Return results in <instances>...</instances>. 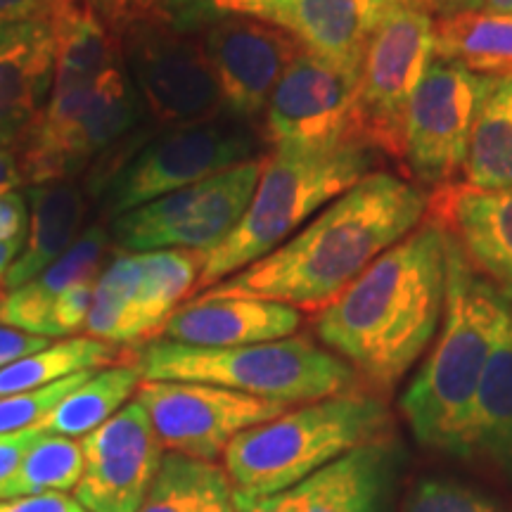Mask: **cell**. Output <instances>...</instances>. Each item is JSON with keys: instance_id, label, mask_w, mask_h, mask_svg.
Wrapping results in <instances>:
<instances>
[{"instance_id": "cell-1", "label": "cell", "mask_w": 512, "mask_h": 512, "mask_svg": "<svg viewBox=\"0 0 512 512\" xmlns=\"http://www.w3.org/2000/svg\"><path fill=\"white\" fill-rule=\"evenodd\" d=\"M427 209L430 195L418 185L373 171L320 209L285 245L192 299L249 297L318 313L408 238Z\"/></svg>"}, {"instance_id": "cell-2", "label": "cell", "mask_w": 512, "mask_h": 512, "mask_svg": "<svg viewBox=\"0 0 512 512\" xmlns=\"http://www.w3.org/2000/svg\"><path fill=\"white\" fill-rule=\"evenodd\" d=\"M448 233L425 221L313 320L323 347L377 392H392L441 328Z\"/></svg>"}, {"instance_id": "cell-3", "label": "cell", "mask_w": 512, "mask_h": 512, "mask_svg": "<svg viewBox=\"0 0 512 512\" xmlns=\"http://www.w3.org/2000/svg\"><path fill=\"white\" fill-rule=\"evenodd\" d=\"M508 316L510 306L498 287L448 238L446 304L437 344L401 396V413L420 444L456 456Z\"/></svg>"}, {"instance_id": "cell-4", "label": "cell", "mask_w": 512, "mask_h": 512, "mask_svg": "<svg viewBox=\"0 0 512 512\" xmlns=\"http://www.w3.org/2000/svg\"><path fill=\"white\" fill-rule=\"evenodd\" d=\"M380 152L358 140L320 147H273L252 202L219 247L202 254L197 294L240 273L297 235L320 209L373 174ZM190 297V299H192Z\"/></svg>"}, {"instance_id": "cell-5", "label": "cell", "mask_w": 512, "mask_h": 512, "mask_svg": "<svg viewBox=\"0 0 512 512\" xmlns=\"http://www.w3.org/2000/svg\"><path fill=\"white\" fill-rule=\"evenodd\" d=\"M392 413L377 396H330L238 434L223 453L235 494L264 498L299 486L356 448L392 439Z\"/></svg>"}, {"instance_id": "cell-6", "label": "cell", "mask_w": 512, "mask_h": 512, "mask_svg": "<svg viewBox=\"0 0 512 512\" xmlns=\"http://www.w3.org/2000/svg\"><path fill=\"white\" fill-rule=\"evenodd\" d=\"M143 382H200L278 403H311L358 392L356 370L309 337L247 347H190L152 339L133 356Z\"/></svg>"}, {"instance_id": "cell-7", "label": "cell", "mask_w": 512, "mask_h": 512, "mask_svg": "<svg viewBox=\"0 0 512 512\" xmlns=\"http://www.w3.org/2000/svg\"><path fill=\"white\" fill-rule=\"evenodd\" d=\"M147 119L145 105L124 64L91 88L48 95L46 107L19 147L24 183L72 181L95 166V176L117 162L119 145Z\"/></svg>"}, {"instance_id": "cell-8", "label": "cell", "mask_w": 512, "mask_h": 512, "mask_svg": "<svg viewBox=\"0 0 512 512\" xmlns=\"http://www.w3.org/2000/svg\"><path fill=\"white\" fill-rule=\"evenodd\" d=\"M261 143V133L252 124L226 114L202 124L164 128L145 138L88 192L100 200L102 221H114L159 197L261 157L256 155Z\"/></svg>"}, {"instance_id": "cell-9", "label": "cell", "mask_w": 512, "mask_h": 512, "mask_svg": "<svg viewBox=\"0 0 512 512\" xmlns=\"http://www.w3.org/2000/svg\"><path fill=\"white\" fill-rule=\"evenodd\" d=\"M434 62L430 12L389 8L370 38L358 72L354 138L380 155L403 159L406 121L422 76Z\"/></svg>"}, {"instance_id": "cell-10", "label": "cell", "mask_w": 512, "mask_h": 512, "mask_svg": "<svg viewBox=\"0 0 512 512\" xmlns=\"http://www.w3.org/2000/svg\"><path fill=\"white\" fill-rule=\"evenodd\" d=\"M119 50L147 119L159 131L223 117L219 83L200 34H185L152 15L121 31Z\"/></svg>"}, {"instance_id": "cell-11", "label": "cell", "mask_w": 512, "mask_h": 512, "mask_svg": "<svg viewBox=\"0 0 512 512\" xmlns=\"http://www.w3.org/2000/svg\"><path fill=\"white\" fill-rule=\"evenodd\" d=\"M261 169L264 155L128 211L110 221L112 245L133 254L219 247L245 216Z\"/></svg>"}, {"instance_id": "cell-12", "label": "cell", "mask_w": 512, "mask_h": 512, "mask_svg": "<svg viewBox=\"0 0 512 512\" xmlns=\"http://www.w3.org/2000/svg\"><path fill=\"white\" fill-rule=\"evenodd\" d=\"M496 79L460 64L434 60L413 95L403 159L425 188H446L463 174L479 107Z\"/></svg>"}, {"instance_id": "cell-13", "label": "cell", "mask_w": 512, "mask_h": 512, "mask_svg": "<svg viewBox=\"0 0 512 512\" xmlns=\"http://www.w3.org/2000/svg\"><path fill=\"white\" fill-rule=\"evenodd\" d=\"M136 399L150 415L164 453L207 463H216L249 427L290 411L287 403L200 382H140Z\"/></svg>"}, {"instance_id": "cell-14", "label": "cell", "mask_w": 512, "mask_h": 512, "mask_svg": "<svg viewBox=\"0 0 512 512\" xmlns=\"http://www.w3.org/2000/svg\"><path fill=\"white\" fill-rule=\"evenodd\" d=\"M358 72L302 53L285 69L268 100L261 140L271 147H320L354 138Z\"/></svg>"}, {"instance_id": "cell-15", "label": "cell", "mask_w": 512, "mask_h": 512, "mask_svg": "<svg viewBox=\"0 0 512 512\" xmlns=\"http://www.w3.org/2000/svg\"><path fill=\"white\" fill-rule=\"evenodd\" d=\"M83 472L74 498L88 512H138L162 465L164 448L138 399L81 439Z\"/></svg>"}, {"instance_id": "cell-16", "label": "cell", "mask_w": 512, "mask_h": 512, "mask_svg": "<svg viewBox=\"0 0 512 512\" xmlns=\"http://www.w3.org/2000/svg\"><path fill=\"white\" fill-rule=\"evenodd\" d=\"M200 41L219 83L223 114L247 124L264 117L285 69L302 53L287 31L252 17L211 24Z\"/></svg>"}, {"instance_id": "cell-17", "label": "cell", "mask_w": 512, "mask_h": 512, "mask_svg": "<svg viewBox=\"0 0 512 512\" xmlns=\"http://www.w3.org/2000/svg\"><path fill=\"white\" fill-rule=\"evenodd\" d=\"M55 76L50 19L0 24V147L15 150L46 107Z\"/></svg>"}, {"instance_id": "cell-18", "label": "cell", "mask_w": 512, "mask_h": 512, "mask_svg": "<svg viewBox=\"0 0 512 512\" xmlns=\"http://www.w3.org/2000/svg\"><path fill=\"white\" fill-rule=\"evenodd\" d=\"M427 216L496 287L512 285V188L475 190L463 183L434 190Z\"/></svg>"}, {"instance_id": "cell-19", "label": "cell", "mask_w": 512, "mask_h": 512, "mask_svg": "<svg viewBox=\"0 0 512 512\" xmlns=\"http://www.w3.org/2000/svg\"><path fill=\"white\" fill-rule=\"evenodd\" d=\"M389 8L387 0H273L266 22L287 31L306 53L361 72L370 38Z\"/></svg>"}, {"instance_id": "cell-20", "label": "cell", "mask_w": 512, "mask_h": 512, "mask_svg": "<svg viewBox=\"0 0 512 512\" xmlns=\"http://www.w3.org/2000/svg\"><path fill=\"white\" fill-rule=\"evenodd\" d=\"M299 325L302 311L266 299H188L155 337L190 347H247L294 337Z\"/></svg>"}, {"instance_id": "cell-21", "label": "cell", "mask_w": 512, "mask_h": 512, "mask_svg": "<svg viewBox=\"0 0 512 512\" xmlns=\"http://www.w3.org/2000/svg\"><path fill=\"white\" fill-rule=\"evenodd\" d=\"M110 247L112 240L105 226L100 223L88 226L53 266H48L27 285L5 292L3 304H0V325L22 330L27 335L53 339L50 320H53L57 299L86 280H98Z\"/></svg>"}, {"instance_id": "cell-22", "label": "cell", "mask_w": 512, "mask_h": 512, "mask_svg": "<svg viewBox=\"0 0 512 512\" xmlns=\"http://www.w3.org/2000/svg\"><path fill=\"white\" fill-rule=\"evenodd\" d=\"M86 192L72 181L31 185L27 190L29 230L22 252L0 280L5 292L27 285L79 240L91 204Z\"/></svg>"}, {"instance_id": "cell-23", "label": "cell", "mask_w": 512, "mask_h": 512, "mask_svg": "<svg viewBox=\"0 0 512 512\" xmlns=\"http://www.w3.org/2000/svg\"><path fill=\"white\" fill-rule=\"evenodd\" d=\"M48 19L55 41L50 95L91 88L121 64L119 36L102 22L88 0H62Z\"/></svg>"}, {"instance_id": "cell-24", "label": "cell", "mask_w": 512, "mask_h": 512, "mask_svg": "<svg viewBox=\"0 0 512 512\" xmlns=\"http://www.w3.org/2000/svg\"><path fill=\"white\" fill-rule=\"evenodd\" d=\"M456 456L484 460L512 475V311L484 370Z\"/></svg>"}, {"instance_id": "cell-25", "label": "cell", "mask_w": 512, "mask_h": 512, "mask_svg": "<svg viewBox=\"0 0 512 512\" xmlns=\"http://www.w3.org/2000/svg\"><path fill=\"white\" fill-rule=\"evenodd\" d=\"M394 463L392 439L347 453L318 472L306 512H389Z\"/></svg>"}, {"instance_id": "cell-26", "label": "cell", "mask_w": 512, "mask_h": 512, "mask_svg": "<svg viewBox=\"0 0 512 512\" xmlns=\"http://www.w3.org/2000/svg\"><path fill=\"white\" fill-rule=\"evenodd\" d=\"M434 60L460 64L489 79L512 76V15L460 12L434 22Z\"/></svg>"}, {"instance_id": "cell-27", "label": "cell", "mask_w": 512, "mask_h": 512, "mask_svg": "<svg viewBox=\"0 0 512 512\" xmlns=\"http://www.w3.org/2000/svg\"><path fill=\"white\" fill-rule=\"evenodd\" d=\"M138 512H238V503L223 465L164 453Z\"/></svg>"}, {"instance_id": "cell-28", "label": "cell", "mask_w": 512, "mask_h": 512, "mask_svg": "<svg viewBox=\"0 0 512 512\" xmlns=\"http://www.w3.org/2000/svg\"><path fill=\"white\" fill-rule=\"evenodd\" d=\"M140 382L143 380L131 363L95 370L38 422V430L57 437L83 439L117 415L131 396H136Z\"/></svg>"}, {"instance_id": "cell-29", "label": "cell", "mask_w": 512, "mask_h": 512, "mask_svg": "<svg viewBox=\"0 0 512 512\" xmlns=\"http://www.w3.org/2000/svg\"><path fill=\"white\" fill-rule=\"evenodd\" d=\"M463 185L475 190L512 188V76L496 79L472 128Z\"/></svg>"}, {"instance_id": "cell-30", "label": "cell", "mask_w": 512, "mask_h": 512, "mask_svg": "<svg viewBox=\"0 0 512 512\" xmlns=\"http://www.w3.org/2000/svg\"><path fill=\"white\" fill-rule=\"evenodd\" d=\"M117 358V344L100 342L93 337H72L55 344L50 342L46 349L17 358V361L0 368V396L36 392V389L50 387L64 377L112 366Z\"/></svg>"}, {"instance_id": "cell-31", "label": "cell", "mask_w": 512, "mask_h": 512, "mask_svg": "<svg viewBox=\"0 0 512 512\" xmlns=\"http://www.w3.org/2000/svg\"><path fill=\"white\" fill-rule=\"evenodd\" d=\"M140 275V254L117 249V256L95 280L93 306L83 328L88 337L107 344H128L145 337L136 309Z\"/></svg>"}, {"instance_id": "cell-32", "label": "cell", "mask_w": 512, "mask_h": 512, "mask_svg": "<svg viewBox=\"0 0 512 512\" xmlns=\"http://www.w3.org/2000/svg\"><path fill=\"white\" fill-rule=\"evenodd\" d=\"M140 290L136 309L145 337H155L178 306L188 302L202 273V252L157 249L140 254Z\"/></svg>"}, {"instance_id": "cell-33", "label": "cell", "mask_w": 512, "mask_h": 512, "mask_svg": "<svg viewBox=\"0 0 512 512\" xmlns=\"http://www.w3.org/2000/svg\"><path fill=\"white\" fill-rule=\"evenodd\" d=\"M83 472L81 439L43 432L8 479L0 482V501L41 494H67Z\"/></svg>"}, {"instance_id": "cell-34", "label": "cell", "mask_w": 512, "mask_h": 512, "mask_svg": "<svg viewBox=\"0 0 512 512\" xmlns=\"http://www.w3.org/2000/svg\"><path fill=\"white\" fill-rule=\"evenodd\" d=\"M273 0H162L157 15L185 34H202L211 24L230 17H252L266 22Z\"/></svg>"}, {"instance_id": "cell-35", "label": "cell", "mask_w": 512, "mask_h": 512, "mask_svg": "<svg viewBox=\"0 0 512 512\" xmlns=\"http://www.w3.org/2000/svg\"><path fill=\"white\" fill-rule=\"evenodd\" d=\"M93 373L95 370L76 373L72 377H64V380L50 384V387L36 389V392L0 396V437L38 427V422L46 418L64 396L72 394L74 389L79 387L81 382H86Z\"/></svg>"}, {"instance_id": "cell-36", "label": "cell", "mask_w": 512, "mask_h": 512, "mask_svg": "<svg viewBox=\"0 0 512 512\" xmlns=\"http://www.w3.org/2000/svg\"><path fill=\"white\" fill-rule=\"evenodd\" d=\"M401 512H501V505L453 479H422L411 489Z\"/></svg>"}, {"instance_id": "cell-37", "label": "cell", "mask_w": 512, "mask_h": 512, "mask_svg": "<svg viewBox=\"0 0 512 512\" xmlns=\"http://www.w3.org/2000/svg\"><path fill=\"white\" fill-rule=\"evenodd\" d=\"M93 292L95 280H86L57 299L53 320H50V337H69L86 328L88 313L93 306Z\"/></svg>"}, {"instance_id": "cell-38", "label": "cell", "mask_w": 512, "mask_h": 512, "mask_svg": "<svg viewBox=\"0 0 512 512\" xmlns=\"http://www.w3.org/2000/svg\"><path fill=\"white\" fill-rule=\"evenodd\" d=\"M316 491V475L306 479L299 486L280 491V494L264 496V498H245L235 494L238 512H306Z\"/></svg>"}, {"instance_id": "cell-39", "label": "cell", "mask_w": 512, "mask_h": 512, "mask_svg": "<svg viewBox=\"0 0 512 512\" xmlns=\"http://www.w3.org/2000/svg\"><path fill=\"white\" fill-rule=\"evenodd\" d=\"M88 3L102 17V22L119 36L131 24L157 15L162 0H88Z\"/></svg>"}, {"instance_id": "cell-40", "label": "cell", "mask_w": 512, "mask_h": 512, "mask_svg": "<svg viewBox=\"0 0 512 512\" xmlns=\"http://www.w3.org/2000/svg\"><path fill=\"white\" fill-rule=\"evenodd\" d=\"M29 230V204L19 192L0 195V242L24 240Z\"/></svg>"}, {"instance_id": "cell-41", "label": "cell", "mask_w": 512, "mask_h": 512, "mask_svg": "<svg viewBox=\"0 0 512 512\" xmlns=\"http://www.w3.org/2000/svg\"><path fill=\"white\" fill-rule=\"evenodd\" d=\"M0 512H88L69 494H41L0 501Z\"/></svg>"}, {"instance_id": "cell-42", "label": "cell", "mask_w": 512, "mask_h": 512, "mask_svg": "<svg viewBox=\"0 0 512 512\" xmlns=\"http://www.w3.org/2000/svg\"><path fill=\"white\" fill-rule=\"evenodd\" d=\"M50 339L27 335V332L8 328V325H0V368H5L8 363L17 361V358L34 354V351L46 349Z\"/></svg>"}, {"instance_id": "cell-43", "label": "cell", "mask_w": 512, "mask_h": 512, "mask_svg": "<svg viewBox=\"0 0 512 512\" xmlns=\"http://www.w3.org/2000/svg\"><path fill=\"white\" fill-rule=\"evenodd\" d=\"M41 434L43 432L38 427H31V430L0 437V482L17 470V465L22 463V458L27 456V451L36 444Z\"/></svg>"}, {"instance_id": "cell-44", "label": "cell", "mask_w": 512, "mask_h": 512, "mask_svg": "<svg viewBox=\"0 0 512 512\" xmlns=\"http://www.w3.org/2000/svg\"><path fill=\"white\" fill-rule=\"evenodd\" d=\"M60 3L62 0H0V24L50 17Z\"/></svg>"}, {"instance_id": "cell-45", "label": "cell", "mask_w": 512, "mask_h": 512, "mask_svg": "<svg viewBox=\"0 0 512 512\" xmlns=\"http://www.w3.org/2000/svg\"><path fill=\"white\" fill-rule=\"evenodd\" d=\"M22 183V166H19V157L15 155V150H3L0 147V195L12 192Z\"/></svg>"}, {"instance_id": "cell-46", "label": "cell", "mask_w": 512, "mask_h": 512, "mask_svg": "<svg viewBox=\"0 0 512 512\" xmlns=\"http://www.w3.org/2000/svg\"><path fill=\"white\" fill-rule=\"evenodd\" d=\"M434 12L441 17L460 15V12H479L484 10V0H432Z\"/></svg>"}, {"instance_id": "cell-47", "label": "cell", "mask_w": 512, "mask_h": 512, "mask_svg": "<svg viewBox=\"0 0 512 512\" xmlns=\"http://www.w3.org/2000/svg\"><path fill=\"white\" fill-rule=\"evenodd\" d=\"M24 240H10V242H0V280L3 275L8 273V268L12 266V261L17 259L19 252H22Z\"/></svg>"}, {"instance_id": "cell-48", "label": "cell", "mask_w": 512, "mask_h": 512, "mask_svg": "<svg viewBox=\"0 0 512 512\" xmlns=\"http://www.w3.org/2000/svg\"><path fill=\"white\" fill-rule=\"evenodd\" d=\"M392 8H413V10H422V12H434L432 0H387Z\"/></svg>"}, {"instance_id": "cell-49", "label": "cell", "mask_w": 512, "mask_h": 512, "mask_svg": "<svg viewBox=\"0 0 512 512\" xmlns=\"http://www.w3.org/2000/svg\"><path fill=\"white\" fill-rule=\"evenodd\" d=\"M484 12H496V15H512V0H484Z\"/></svg>"}, {"instance_id": "cell-50", "label": "cell", "mask_w": 512, "mask_h": 512, "mask_svg": "<svg viewBox=\"0 0 512 512\" xmlns=\"http://www.w3.org/2000/svg\"><path fill=\"white\" fill-rule=\"evenodd\" d=\"M498 292L503 294L505 304H508V306H510V311H512V285H510V287H498Z\"/></svg>"}, {"instance_id": "cell-51", "label": "cell", "mask_w": 512, "mask_h": 512, "mask_svg": "<svg viewBox=\"0 0 512 512\" xmlns=\"http://www.w3.org/2000/svg\"><path fill=\"white\" fill-rule=\"evenodd\" d=\"M3 297H5V290H3V285H0V304H3Z\"/></svg>"}]
</instances>
